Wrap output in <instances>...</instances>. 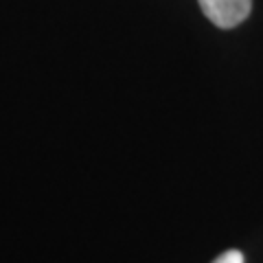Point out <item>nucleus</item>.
Instances as JSON below:
<instances>
[{
  "label": "nucleus",
  "mask_w": 263,
  "mask_h": 263,
  "mask_svg": "<svg viewBox=\"0 0 263 263\" xmlns=\"http://www.w3.org/2000/svg\"><path fill=\"white\" fill-rule=\"evenodd\" d=\"M213 263H243V254L239 250H226V252H221Z\"/></svg>",
  "instance_id": "nucleus-2"
},
{
  "label": "nucleus",
  "mask_w": 263,
  "mask_h": 263,
  "mask_svg": "<svg viewBox=\"0 0 263 263\" xmlns=\"http://www.w3.org/2000/svg\"><path fill=\"white\" fill-rule=\"evenodd\" d=\"M206 18L219 29H235L250 15L252 0H197Z\"/></svg>",
  "instance_id": "nucleus-1"
}]
</instances>
